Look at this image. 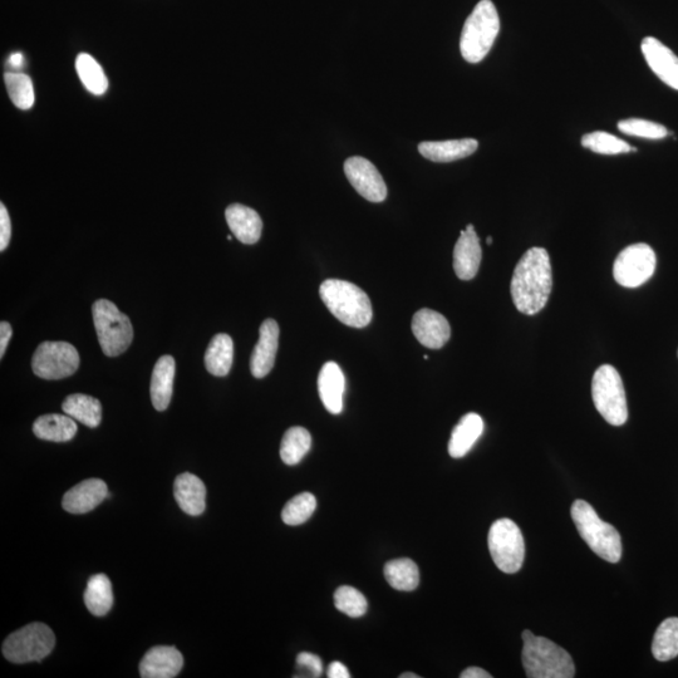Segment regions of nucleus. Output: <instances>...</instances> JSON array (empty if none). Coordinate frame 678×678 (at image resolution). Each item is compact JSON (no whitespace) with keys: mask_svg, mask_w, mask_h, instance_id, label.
<instances>
[{"mask_svg":"<svg viewBox=\"0 0 678 678\" xmlns=\"http://www.w3.org/2000/svg\"><path fill=\"white\" fill-rule=\"evenodd\" d=\"M641 51L647 65L663 83L678 91V57L657 38L646 37Z\"/></svg>","mask_w":678,"mask_h":678,"instance_id":"14","label":"nucleus"},{"mask_svg":"<svg viewBox=\"0 0 678 678\" xmlns=\"http://www.w3.org/2000/svg\"><path fill=\"white\" fill-rule=\"evenodd\" d=\"M618 130L628 136L647 140H662L668 135L665 126L643 119H627L618 122Z\"/></svg>","mask_w":678,"mask_h":678,"instance_id":"37","label":"nucleus"},{"mask_svg":"<svg viewBox=\"0 0 678 678\" xmlns=\"http://www.w3.org/2000/svg\"><path fill=\"white\" fill-rule=\"evenodd\" d=\"M385 578L396 591L412 592L419 587V567L411 559L391 560L385 565Z\"/></svg>","mask_w":678,"mask_h":678,"instance_id":"29","label":"nucleus"},{"mask_svg":"<svg viewBox=\"0 0 678 678\" xmlns=\"http://www.w3.org/2000/svg\"><path fill=\"white\" fill-rule=\"evenodd\" d=\"M500 32V18L491 0H481L466 19L460 38L461 56L471 65L484 60Z\"/></svg>","mask_w":678,"mask_h":678,"instance_id":"4","label":"nucleus"},{"mask_svg":"<svg viewBox=\"0 0 678 678\" xmlns=\"http://www.w3.org/2000/svg\"><path fill=\"white\" fill-rule=\"evenodd\" d=\"M400 677L401 678H420L419 675H415V673H411V672L402 673V675Z\"/></svg>","mask_w":678,"mask_h":678,"instance_id":"44","label":"nucleus"},{"mask_svg":"<svg viewBox=\"0 0 678 678\" xmlns=\"http://www.w3.org/2000/svg\"><path fill=\"white\" fill-rule=\"evenodd\" d=\"M184 667V657L171 646H157L146 652L140 662L142 678H173Z\"/></svg>","mask_w":678,"mask_h":678,"instance_id":"17","label":"nucleus"},{"mask_svg":"<svg viewBox=\"0 0 678 678\" xmlns=\"http://www.w3.org/2000/svg\"><path fill=\"white\" fill-rule=\"evenodd\" d=\"M85 603L93 616H106L113 606V592L110 578L106 574H96L87 583Z\"/></svg>","mask_w":678,"mask_h":678,"instance_id":"28","label":"nucleus"},{"mask_svg":"<svg viewBox=\"0 0 678 678\" xmlns=\"http://www.w3.org/2000/svg\"><path fill=\"white\" fill-rule=\"evenodd\" d=\"M316 508L317 499L311 493H302L294 496L284 506L282 512L283 522L287 525H292V527L306 523L313 513L316 512Z\"/></svg>","mask_w":678,"mask_h":678,"instance_id":"35","label":"nucleus"},{"mask_svg":"<svg viewBox=\"0 0 678 678\" xmlns=\"http://www.w3.org/2000/svg\"><path fill=\"white\" fill-rule=\"evenodd\" d=\"M571 513L578 533L588 547L607 562L618 563L622 558V539L617 529L603 522L587 501H574Z\"/></svg>","mask_w":678,"mask_h":678,"instance_id":"5","label":"nucleus"},{"mask_svg":"<svg viewBox=\"0 0 678 678\" xmlns=\"http://www.w3.org/2000/svg\"><path fill=\"white\" fill-rule=\"evenodd\" d=\"M483 250L474 225L466 226L454 249V269L461 280H471L479 272Z\"/></svg>","mask_w":678,"mask_h":678,"instance_id":"16","label":"nucleus"},{"mask_svg":"<svg viewBox=\"0 0 678 678\" xmlns=\"http://www.w3.org/2000/svg\"><path fill=\"white\" fill-rule=\"evenodd\" d=\"M346 378L336 362H327L318 376V392L324 407L333 415L343 411Z\"/></svg>","mask_w":678,"mask_h":678,"instance_id":"20","label":"nucleus"},{"mask_svg":"<svg viewBox=\"0 0 678 678\" xmlns=\"http://www.w3.org/2000/svg\"><path fill=\"white\" fill-rule=\"evenodd\" d=\"M9 65L14 68H21L24 65V57L22 53H13L9 58Z\"/></svg>","mask_w":678,"mask_h":678,"instance_id":"43","label":"nucleus"},{"mask_svg":"<svg viewBox=\"0 0 678 678\" xmlns=\"http://www.w3.org/2000/svg\"><path fill=\"white\" fill-rule=\"evenodd\" d=\"M319 294L329 312L346 326L365 328L371 323L373 311L370 298L356 284L328 279L322 283Z\"/></svg>","mask_w":678,"mask_h":678,"instance_id":"2","label":"nucleus"},{"mask_svg":"<svg viewBox=\"0 0 678 678\" xmlns=\"http://www.w3.org/2000/svg\"><path fill=\"white\" fill-rule=\"evenodd\" d=\"M9 97H11L14 106L21 110H29L36 101L34 96V87L31 77L19 72H8L4 76Z\"/></svg>","mask_w":678,"mask_h":678,"instance_id":"34","label":"nucleus"},{"mask_svg":"<svg viewBox=\"0 0 678 678\" xmlns=\"http://www.w3.org/2000/svg\"><path fill=\"white\" fill-rule=\"evenodd\" d=\"M656 264V253L650 245L633 244L618 254L613 265V277L619 286L638 288L652 278Z\"/></svg>","mask_w":678,"mask_h":678,"instance_id":"11","label":"nucleus"},{"mask_svg":"<svg viewBox=\"0 0 678 678\" xmlns=\"http://www.w3.org/2000/svg\"><path fill=\"white\" fill-rule=\"evenodd\" d=\"M92 313L102 352L107 357H117L126 352L134 339L130 318L107 299L93 304Z\"/></svg>","mask_w":678,"mask_h":678,"instance_id":"6","label":"nucleus"},{"mask_svg":"<svg viewBox=\"0 0 678 678\" xmlns=\"http://www.w3.org/2000/svg\"><path fill=\"white\" fill-rule=\"evenodd\" d=\"M329 678H351V673L348 668L341 662H332L327 670Z\"/></svg>","mask_w":678,"mask_h":678,"instance_id":"41","label":"nucleus"},{"mask_svg":"<svg viewBox=\"0 0 678 678\" xmlns=\"http://www.w3.org/2000/svg\"><path fill=\"white\" fill-rule=\"evenodd\" d=\"M488 545L496 567L506 574H514L523 567L525 543L522 530L510 519H499L491 525Z\"/></svg>","mask_w":678,"mask_h":678,"instance_id":"8","label":"nucleus"},{"mask_svg":"<svg viewBox=\"0 0 678 678\" xmlns=\"http://www.w3.org/2000/svg\"><path fill=\"white\" fill-rule=\"evenodd\" d=\"M225 218L239 242L248 245L259 242L262 237L263 221L257 211L242 204H233L226 209Z\"/></svg>","mask_w":678,"mask_h":678,"instance_id":"19","label":"nucleus"},{"mask_svg":"<svg viewBox=\"0 0 678 678\" xmlns=\"http://www.w3.org/2000/svg\"><path fill=\"white\" fill-rule=\"evenodd\" d=\"M594 406L604 420L612 426L625 425L628 406L625 386L616 368L603 365L594 373L592 380Z\"/></svg>","mask_w":678,"mask_h":678,"instance_id":"7","label":"nucleus"},{"mask_svg":"<svg viewBox=\"0 0 678 678\" xmlns=\"http://www.w3.org/2000/svg\"><path fill=\"white\" fill-rule=\"evenodd\" d=\"M297 666L311 677H319L323 671L321 658L308 652L299 653Z\"/></svg>","mask_w":678,"mask_h":678,"instance_id":"38","label":"nucleus"},{"mask_svg":"<svg viewBox=\"0 0 678 678\" xmlns=\"http://www.w3.org/2000/svg\"><path fill=\"white\" fill-rule=\"evenodd\" d=\"M412 332L422 346L431 350H440L451 337L449 321L429 308L420 309L412 318Z\"/></svg>","mask_w":678,"mask_h":678,"instance_id":"13","label":"nucleus"},{"mask_svg":"<svg viewBox=\"0 0 678 678\" xmlns=\"http://www.w3.org/2000/svg\"><path fill=\"white\" fill-rule=\"evenodd\" d=\"M652 653L661 662L671 661L678 656V618H667L657 628Z\"/></svg>","mask_w":678,"mask_h":678,"instance_id":"30","label":"nucleus"},{"mask_svg":"<svg viewBox=\"0 0 678 678\" xmlns=\"http://www.w3.org/2000/svg\"><path fill=\"white\" fill-rule=\"evenodd\" d=\"M582 146L599 155H621L627 152H636L628 142L619 139V137L608 132L596 131L582 137Z\"/></svg>","mask_w":678,"mask_h":678,"instance_id":"33","label":"nucleus"},{"mask_svg":"<svg viewBox=\"0 0 678 678\" xmlns=\"http://www.w3.org/2000/svg\"><path fill=\"white\" fill-rule=\"evenodd\" d=\"M76 70L87 91L96 96H101L107 91L108 80L105 72L90 54L81 53L77 57Z\"/></svg>","mask_w":678,"mask_h":678,"instance_id":"32","label":"nucleus"},{"mask_svg":"<svg viewBox=\"0 0 678 678\" xmlns=\"http://www.w3.org/2000/svg\"><path fill=\"white\" fill-rule=\"evenodd\" d=\"M176 373L175 360L171 356H162L156 362L151 377V401L157 411H165L170 405L174 392Z\"/></svg>","mask_w":678,"mask_h":678,"instance_id":"22","label":"nucleus"},{"mask_svg":"<svg viewBox=\"0 0 678 678\" xmlns=\"http://www.w3.org/2000/svg\"><path fill=\"white\" fill-rule=\"evenodd\" d=\"M486 243H488L489 245L493 244V238L489 237L488 239H486Z\"/></svg>","mask_w":678,"mask_h":678,"instance_id":"45","label":"nucleus"},{"mask_svg":"<svg viewBox=\"0 0 678 678\" xmlns=\"http://www.w3.org/2000/svg\"><path fill=\"white\" fill-rule=\"evenodd\" d=\"M111 498L105 481L88 479L68 490L63 496V509L71 514H86L96 509L103 500Z\"/></svg>","mask_w":678,"mask_h":678,"instance_id":"18","label":"nucleus"},{"mask_svg":"<svg viewBox=\"0 0 678 678\" xmlns=\"http://www.w3.org/2000/svg\"><path fill=\"white\" fill-rule=\"evenodd\" d=\"M12 237V224L8 210L4 204H0V252L7 249Z\"/></svg>","mask_w":678,"mask_h":678,"instance_id":"39","label":"nucleus"},{"mask_svg":"<svg viewBox=\"0 0 678 678\" xmlns=\"http://www.w3.org/2000/svg\"><path fill=\"white\" fill-rule=\"evenodd\" d=\"M523 666L529 678H573L576 667L571 655L545 637L530 631L523 635Z\"/></svg>","mask_w":678,"mask_h":678,"instance_id":"3","label":"nucleus"},{"mask_svg":"<svg viewBox=\"0 0 678 678\" xmlns=\"http://www.w3.org/2000/svg\"><path fill=\"white\" fill-rule=\"evenodd\" d=\"M176 503L184 513L199 517L206 508V488L198 476L184 473L178 476L174 484Z\"/></svg>","mask_w":678,"mask_h":678,"instance_id":"21","label":"nucleus"},{"mask_svg":"<svg viewBox=\"0 0 678 678\" xmlns=\"http://www.w3.org/2000/svg\"><path fill=\"white\" fill-rule=\"evenodd\" d=\"M62 410L72 419L80 421L81 424L96 429L101 424L102 406L101 402L95 397L75 393L68 396L63 402Z\"/></svg>","mask_w":678,"mask_h":678,"instance_id":"27","label":"nucleus"},{"mask_svg":"<svg viewBox=\"0 0 678 678\" xmlns=\"http://www.w3.org/2000/svg\"><path fill=\"white\" fill-rule=\"evenodd\" d=\"M312 436L303 427H292L283 436L280 445V458L287 465L301 463L304 456L311 450Z\"/></svg>","mask_w":678,"mask_h":678,"instance_id":"31","label":"nucleus"},{"mask_svg":"<svg viewBox=\"0 0 678 678\" xmlns=\"http://www.w3.org/2000/svg\"><path fill=\"white\" fill-rule=\"evenodd\" d=\"M13 333V329L11 324L8 322H2L0 323V358L4 357V353H6L9 339H11Z\"/></svg>","mask_w":678,"mask_h":678,"instance_id":"40","label":"nucleus"},{"mask_svg":"<svg viewBox=\"0 0 678 678\" xmlns=\"http://www.w3.org/2000/svg\"><path fill=\"white\" fill-rule=\"evenodd\" d=\"M553 288L552 264L547 249L530 248L515 267L510 293L518 311L534 316L547 306Z\"/></svg>","mask_w":678,"mask_h":678,"instance_id":"1","label":"nucleus"},{"mask_svg":"<svg viewBox=\"0 0 678 678\" xmlns=\"http://www.w3.org/2000/svg\"><path fill=\"white\" fill-rule=\"evenodd\" d=\"M479 142L475 139L426 141L421 142L419 151L425 159L434 162H452L465 159L478 150Z\"/></svg>","mask_w":678,"mask_h":678,"instance_id":"23","label":"nucleus"},{"mask_svg":"<svg viewBox=\"0 0 678 678\" xmlns=\"http://www.w3.org/2000/svg\"><path fill=\"white\" fill-rule=\"evenodd\" d=\"M345 174L358 194L371 203H382L387 198V186L380 171L371 161L353 156L345 162Z\"/></svg>","mask_w":678,"mask_h":678,"instance_id":"12","label":"nucleus"},{"mask_svg":"<svg viewBox=\"0 0 678 678\" xmlns=\"http://www.w3.org/2000/svg\"><path fill=\"white\" fill-rule=\"evenodd\" d=\"M78 367L80 355L71 343L43 342L33 355L34 375L43 380H62L75 375Z\"/></svg>","mask_w":678,"mask_h":678,"instance_id":"10","label":"nucleus"},{"mask_svg":"<svg viewBox=\"0 0 678 678\" xmlns=\"http://www.w3.org/2000/svg\"><path fill=\"white\" fill-rule=\"evenodd\" d=\"M483 432L484 421L481 419V416L474 414V412L465 415L459 421V424L455 426V429L452 430L449 441V454L451 458H464L473 449V446L483 435Z\"/></svg>","mask_w":678,"mask_h":678,"instance_id":"24","label":"nucleus"},{"mask_svg":"<svg viewBox=\"0 0 678 678\" xmlns=\"http://www.w3.org/2000/svg\"><path fill=\"white\" fill-rule=\"evenodd\" d=\"M77 430L75 419L68 415H44L33 424V432L38 439L52 442L71 441Z\"/></svg>","mask_w":678,"mask_h":678,"instance_id":"26","label":"nucleus"},{"mask_svg":"<svg viewBox=\"0 0 678 678\" xmlns=\"http://www.w3.org/2000/svg\"><path fill=\"white\" fill-rule=\"evenodd\" d=\"M234 361V342L229 334L219 333L211 339L205 353V367L211 375L225 377L232 370Z\"/></svg>","mask_w":678,"mask_h":678,"instance_id":"25","label":"nucleus"},{"mask_svg":"<svg viewBox=\"0 0 678 678\" xmlns=\"http://www.w3.org/2000/svg\"><path fill=\"white\" fill-rule=\"evenodd\" d=\"M278 346V323L274 319H265L259 329V341L250 358V371L255 378H264L273 370Z\"/></svg>","mask_w":678,"mask_h":678,"instance_id":"15","label":"nucleus"},{"mask_svg":"<svg viewBox=\"0 0 678 678\" xmlns=\"http://www.w3.org/2000/svg\"><path fill=\"white\" fill-rule=\"evenodd\" d=\"M334 606L348 617L358 618L367 612L368 602L356 588L343 586L334 593Z\"/></svg>","mask_w":678,"mask_h":678,"instance_id":"36","label":"nucleus"},{"mask_svg":"<svg viewBox=\"0 0 678 678\" xmlns=\"http://www.w3.org/2000/svg\"><path fill=\"white\" fill-rule=\"evenodd\" d=\"M56 646V637L44 623H31L12 633L3 643V656L13 663L42 661Z\"/></svg>","mask_w":678,"mask_h":678,"instance_id":"9","label":"nucleus"},{"mask_svg":"<svg viewBox=\"0 0 678 678\" xmlns=\"http://www.w3.org/2000/svg\"><path fill=\"white\" fill-rule=\"evenodd\" d=\"M460 677L461 678H491L493 676H491L489 672H486L485 670H483V668L469 667V668H466V670L463 673H461Z\"/></svg>","mask_w":678,"mask_h":678,"instance_id":"42","label":"nucleus"}]
</instances>
